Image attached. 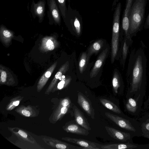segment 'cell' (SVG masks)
Segmentation results:
<instances>
[{
    "label": "cell",
    "mask_w": 149,
    "mask_h": 149,
    "mask_svg": "<svg viewBox=\"0 0 149 149\" xmlns=\"http://www.w3.org/2000/svg\"><path fill=\"white\" fill-rule=\"evenodd\" d=\"M105 129L108 134L112 138L122 142L126 141L130 138L129 133L120 131L113 128L106 126Z\"/></svg>",
    "instance_id": "9c48e42d"
},
{
    "label": "cell",
    "mask_w": 149,
    "mask_h": 149,
    "mask_svg": "<svg viewBox=\"0 0 149 149\" xmlns=\"http://www.w3.org/2000/svg\"><path fill=\"white\" fill-rule=\"evenodd\" d=\"M72 109L76 122L86 130H91L90 124L83 113L74 104L73 105Z\"/></svg>",
    "instance_id": "ba28073f"
},
{
    "label": "cell",
    "mask_w": 149,
    "mask_h": 149,
    "mask_svg": "<svg viewBox=\"0 0 149 149\" xmlns=\"http://www.w3.org/2000/svg\"><path fill=\"white\" fill-rule=\"evenodd\" d=\"M62 77L63 78H65V77L64 76H63Z\"/></svg>",
    "instance_id": "e575fe53"
},
{
    "label": "cell",
    "mask_w": 149,
    "mask_h": 149,
    "mask_svg": "<svg viewBox=\"0 0 149 149\" xmlns=\"http://www.w3.org/2000/svg\"><path fill=\"white\" fill-rule=\"evenodd\" d=\"M88 55L86 52L82 53L79 62V71L82 73L86 66L88 59Z\"/></svg>",
    "instance_id": "d6986e66"
},
{
    "label": "cell",
    "mask_w": 149,
    "mask_h": 149,
    "mask_svg": "<svg viewBox=\"0 0 149 149\" xmlns=\"http://www.w3.org/2000/svg\"><path fill=\"white\" fill-rule=\"evenodd\" d=\"M22 114L24 116H27L29 117L30 115V113L28 111L26 110H23L22 111Z\"/></svg>",
    "instance_id": "83f0119b"
},
{
    "label": "cell",
    "mask_w": 149,
    "mask_h": 149,
    "mask_svg": "<svg viewBox=\"0 0 149 149\" xmlns=\"http://www.w3.org/2000/svg\"><path fill=\"white\" fill-rule=\"evenodd\" d=\"M62 76V73L61 72H58L55 75V77L56 79H60Z\"/></svg>",
    "instance_id": "f546056e"
},
{
    "label": "cell",
    "mask_w": 149,
    "mask_h": 149,
    "mask_svg": "<svg viewBox=\"0 0 149 149\" xmlns=\"http://www.w3.org/2000/svg\"><path fill=\"white\" fill-rule=\"evenodd\" d=\"M106 116L120 127L126 130L135 131V129L127 120L118 116L108 112H105Z\"/></svg>",
    "instance_id": "8992f818"
},
{
    "label": "cell",
    "mask_w": 149,
    "mask_h": 149,
    "mask_svg": "<svg viewBox=\"0 0 149 149\" xmlns=\"http://www.w3.org/2000/svg\"><path fill=\"white\" fill-rule=\"evenodd\" d=\"M143 27L145 29H149V13L144 23Z\"/></svg>",
    "instance_id": "cb8c5ba5"
},
{
    "label": "cell",
    "mask_w": 149,
    "mask_h": 149,
    "mask_svg": "<svg viewBox=\"0 0 149 149\" xmlns=\"http://www.w3.org/2000/svg\"><path fill=\"white\" fill-rule=\"evenodd\" d=\"M66 0H56L61 14L63 19L65 18L67 12L66 6Z\"/></svg>",
    "instance_id": "44dd1931"
},
{
    "label": "cell",
    "mask_w": 149,
    "mask_h": 149,
    "mask_svg": "<svg viewBox=\"0 0 149 149\" xmlns=\"http://www.w3.org/2000/svg\"><path fill=\"white\" fill-rule=\"evenodd\" d=\"M3 33L4 36L6 37H9L11 36L10 32L7 30H4L3 31Z\"/></svg>",
    "instance_id": "484cf974"
},
{
    "label": "cell",
    "mask_w": 149,
    "mask_h": 149,
    "mask_svg": "<svg viewBox=\"0 0 149 149\" xmlns=\"http://www.w3.org/2000/svg\"><path fill=\"white\" fill-rule=\"evenodd\" d=\"M19 103V101H15L13 102V104L15 106H18Z\"/></svg>",
    "instance_id": "1f68e13d"
},
{
    "label": "cell",
    "mask_w": 149,
    "mask_h": 149,
    "mask_svg": "<svg viewBox=\"0 0 149 149\" xmlns=\"http://www.w3.org/2000/svg\"></svg>",
    "instance_id": "8d00e7d4"
},
{
    "label": "cell",
    "mask_w": 149,
    "mask_h": 149,
    "mask_svg": "<svg viewBox=\"0 0 149 149\" xmlns=\"http://www.w3.org/2000/svg\"><path fill=\"white\" fill-rule=\"evenodd\" d=\"M126 106V109L129 111L134 112L136 109V102L133 99L130 98L128 100Z\"/></svg>",
    "instance_id": "ffe728a7"
},
{
    "label": "cell",
    "mask_w": 149,
    "mask_h": 149,
    "mask_svg": "<svg viewBox=\"0 0 149 149\" xmlns=\"http://www.w3.org/2000/svg\"><path fill=\"white\" fill-rule=\"evenodd\" d=\"M65 83V81L63 80L61 81L58 84L57 86L58 88L59 89L62 88L64 86Z\"/></svg>",
    "instance_id": "4316f807"
},
{
    "label": "cell",
    "mask_w": 149,
    "mask_h": 149,
    "mask_svg": "<svg viewBox=\"0 0 149 149\" xmlns=\"http://www.w3.org/2000/svg\"><path fill=\"white\" fill-rule=\"evenodd\" d=\"M121 10V4L117 5L113 15L111 39V61L113 63L119 53L120 37V19Z\"/></svg>",
    "instance_id": "3957f363"
},
{
    "label": "cell",
    "mask_w": 149,
    "mask_h": 149,
    "mask_svg": "<svg viewBox=\"0 0 149 149\" xmlns=\"http://www.w3.org/2000/svg\"><path fill=\"white\" fill-rule=\"evenodd\" d=\"M77 103L87 114L92 119L95 118L94 110L90 100L83 94L79 92L78 94Z\"/></svg>",
    "instance_id": "277c9868"
},
{
    "label": "cell",
    "mask_w": 149,
    "mask_h": 149,
    "mask_svg": "<svg viewBox=\"0 0 149 149\" xmlns=\"http://www.w3.org/2000/svg\"><path fill=\"white\" fill-rule=\"evenodd\" d=\"M144 136L146 138H149V134H145L144 135Z\"/></svg>",
    "instance_id": "836d02e7"
},
{
    "label": "cell",
    "mask_w": 149,
    "mask_h": 149,
    "mask_svg": "<svg viewBox=\"0 0 149 149\" xmlns=\"http://www.w3.org/2000/svg\"><path fill=\"white\" fill-rule=\"evenodd\" d=\"M145 127L146 130L149 131V123H148L145 125Z\"/></svg>",
    "instance_id": "d6a6232c"
},
{
    "label": "cell",
    "mask_w": 149,
    "mask_h": 149,
    "mask_svg": "<svg viewBox=\"0 0 149 149\" xmlns=\"http://www.w3.org/2000/svg\"><path fill=\"white\" fill-rule=\"evenodd\" d=\"M99 100L102 104L107 108L116 113H121L120 109L117 106L111 101L102 98H100Z\"/></svg>",
    "instance_id": "e0dca14e"
},
{
    "label": "cell",
    "mask_w": 149,
    "mask_h": 149,
    "mask_svg": "<svg viewBox=\"0 0 149 149\" xmlns=\"http://www.w3.org/2000/svg\"><path fill=\"white\" fill-rule=\"evenodd\" d=\"M147 0H133L130 11L129 34L132 38L143 29Z\"/></svg>",
    "instance_id": "7a4b0ae2"
},
{
    "label": "cell",
    "mask_w": 149,
    "mask_h": 149,
    "mask_svg": "<svg viewBox=\"0 0 149 149\" xmlns=\"http://www.w3.org/2000/svg\"><path fill=\"white\" fill-rule=\"evenodd\" d=\"M108 51V48H106L99 55L90 72L91 78L95 77L98 73L107 57Z\"/></svg>",
    "instance_id": "7c38bea8"
},
{
    "label": "cell",
    "mask_w": 149,
    "mask_h": 149,
    "mask_svg": "<svg viewBox=\"0 0 149 149\" xmlns=\"http://www.w3.org/2000/svg\"><path fill=\"white\" fill-rule=\"evenodd\" d=\"M18 133L19 134L24 138H26L27 137V134L24 132L22 131L21 130H19L18 131Z\"/></svg>",
    "instance_id": "f1b7e54d"
},
{
    "label": "cell",
    "mask_w": 149,
    "mask_h": 149,
    "mask_svg": "<svg viewBox=\"0 0 149 149\" xmlns=\"http://www.w3.org/2000/svg\"><path fill=\"white\" fill-rule=\"evenodd\" d=\"M147 58L141 48L133 49L130 54L126 73L131 93L144 89L147 82Z\"/></svg>",
    "instance_id": "6da1fadb"
},
{
    "label": "cell",
    "mask_w": 149,
    "mask_h": 149,
    "mask_svg": "<svg viewBox=\"0 0 149 149\" xmlns=\"http://www.w3.org/2000/svg\"><path fill=\"white\" fill-rule=\"evenodd\" d=\"M45 0H40L37 3H35L33 0L31 6V12L34 18L38 17L39 21L44 19L45 10Z\"/></svg>",
    "instance_id": "52a82bcc"
},
{
    "label": "cell",
    "mask_w": 149,
    "mask_h": 149,
    "mask_svg": "<svg viewBox=\"0 0 149 149\" xmlns=\"http://www.w3.org/2000/svg\"><path fill=\"white\" fill-rule=\"evenodd\" d=\"M51 75V73L49 71L47 72L45 74V76L47 78L49 77Z\"/></svg>",
    "instance_id": "4dcf8cb0"
},
{
    "label": "cell",
    "mask_w": 149,
    "mask_h": 149,
    "mask_svg": "<svg viewBox=\"0 0 149 149\" xmlns=\"http://www.w3.org/2000/svg\"><path fill=\"white\" fill-rule=\"evenodd\" d=\"M121 75L119 72L115 70L112 80V84L113 91L115 93H118V89L121 85L122 80Z\"/></svg>",
    "instance_id": "2e32d148"
},
{
    "label": "cell",
    "mask_w": 149,
    "mask_h": 149,
    "mask_svg": "<svg viewBox=\"0 0 149 149\" xmlns=\"http://www.w3.org/2000/svg\"><path fill=\"white\" fill-rule=\"evenodd\" d=\"M80 126L75 120H72L69 122L65 129L68 132L80 135H88L89 133L88 130L83 127H81Z\"/></svg>",
    "instance_id": "4fadbf2b"
},
{
    "label": "cell",
    "mask_w": 149,
    "mask_h": 149,
    "mask_svg": "<svg viewBox=\"0 0 149 149\" xmlns=\"http://www.w3.org/2000/svg\"><path fill=\"white\" fill-rule=\"evenodd\" d=\"M73 25L78 35H79L81 31L80 22L78 18L75 17L73 22Z\"/></svg>",
    "instance_id": "7402d4cb"
},
{
    "label": "cell",
    "mask_w": 149,
    "mask_h": 149,
    "mask_svg": "<svg viewBox=\"0 0 149 149\" xmlns=\"http://www.w3.org/2000/svg\"><path fill=\"white\" fill-rule=\"evenodd\" d=\"M100 149H124L136 148L137 146L129 143H122L109 144L105 145L98 144Z\"/></svg>",
    "instance_id": "9a60e30c"
},
{
    "label": "cell",
    "mask_w": 149,
    "mask_h": 149,
    "mask_svg": "<svg viewBox=\"0 0 149 149\" xmlns=\"http://www.w3.org/2000/svg\"><path fill=\"white\" fill-rule=\"evenodd\" d=\"M65 140L79 145L84 149H100L98 144L85 139L67 137L65 138Z\"/></svg>",
    "instance_id": "8fae6325"
},
{
    "label": "cell",
    "mask_w": 149,
    "mask_h": 149,
    "mask_svg": "<svg viewBox=\"0 0 149 149\" xmlns=\"http://www.w3.org/2000/svg\"><path fill=\"white\" fill-rule=\"evenodd\" d=\"M148 101H149V98H148Z\"/></svg>",
    "instance_id": "d590c367"
},
{
    "label": "cell",
    "mask_w": 149,
    "mask_h": 149,
    "mask_svg": "<svg viewBox=\"0 0 149 149\" xmlns=\"http://www.w3.org/2000/svg\"><path fill=\"white\" fill-rule=\"evenodd\" d=\"M133 0H126V6L122 18V28L124 32L125 36L126 37H130L129 34V17Z\"/></svg>",
    "instance_id": "5b68a950"
},
{
    "label": "cell",
    "mask_w": 149,
    "mask_h": 149,
    "mask_svg": "<svg viewBox=\"0 0 149 149\" xmlns=\"http://www.w3.org/2000/svg\"><path fill=\"white\" fill-rule=\"evenodd\" d=\"M49 11L53 19L56 23L59 24L61 22V17L55 0H48Z\"/></svg>",
    "instance_id": "5bb4252c"
},
{
    "label": "cell",
    "mask_w": 149,
    "mask_h": 149,
    "mask_svg": "<svg viewBox=\"0 0 149 149\" xmlns=\"http://www.w3.org/2000/svg\"><path fill=\"white\" fill-rule=\"evenodd\" d=\"M133 42L132 38L130 37H126L125 36L122 41L120 50L121 63L123 68L125 66L129 49Z\"/></svg>",
    "instance_id": "30bf717a"
},
{
    "label": "cell",
    "mask_w": 149,
    "mask_h": 149,
    "mask_svg": "<svg viewBox=\"0 0 149 149\" xmlns=\"http://www.w3.org/2000/svg\"><path fill=\"white\" fill-rule=\"evenodd\" d=\"M103 43V41L101 40H97L94 42L89 49L88 56L89 57L93 54L98 52L102 48Z\"/></svg>",
    "instance_id": "ac0fdd59"
},
{
    "label": "cell",
    "mask_w": 149,
    "mask_h": 149,
    "mask_svg": "<svg viewBox=\"0 0 149 149\" xmlns=\"http://www.w3.org/2000/svg\"><path fill=\"white\" fill-rule=\"evenodd\" d=\"M6 74L5 71H3L1 74V79L3 82L5 81L6 79Z\"/></svg>",
    "instance_id": "d4e9b609"
},
{
    "label": "cell",
    "mask_w": 149,
    "mask_h": 149,
    "mask_svg": "<svg viewBox=\"0 0 149 149\" xmlns=\"http://www.w3.org/2000/svg\"><path fill=\"white\" fill-rule=\"evenodd\" d=\"M47 46L48 49L50 50H53L54 48L53 43L50 40H48L47 42Z\"/></svg>",
    "instance_id": "603a6c76"
}]
</instances>
